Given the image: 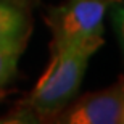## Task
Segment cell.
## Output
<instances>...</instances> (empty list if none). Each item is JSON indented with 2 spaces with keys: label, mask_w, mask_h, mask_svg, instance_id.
Segmentation results:
<instances>
[{
  "label": "cell",
  "mask_w": 124,
  "mask_h": 124,
  "mask_svg": "<svg viewBox=\"0 0 124 124\" xmlns=\"http://www.w3.org/2000/svg\"><path fill=\"white\" fill-rule=\"evenodd\" d=\"M113 29L116 32L118 42H119V48L124 56V0H115L108 8Z\"/></svg>",
  "instance_id": "8992f818"
},
{
  "label": "cell",
  "mask_w": 124,
  "mask_h": 124,
  "mask_svg": "<svg viewBox=\"0 0 124 124\" xmlns=\"http://www.w3.org/2000/svg\"><path fill=\"white\" fill-rule=\"evenodd\" d=\"M115 0H64L47 15L52 45H68L103 37V21Z\"/></svg>",
  "instance_id": "7a4b0ae2"
},
{
  "label": "cell",
  "mask_w": 124,
  "mask_h": 124,
  "mask_svg": "<svg viewBox=\"0 0 124 124\" xmlns=\"http://www.w3.org/2000/svg\"><path fill=\"white\" fill-rule=\"evenodd\" d=\"M121 123H124V110H123V115H121Z\"/></svg>",
  "instance_id": "ba28073f"
},
{
  "label": "cell",
  "mask_w": 124,
  "mask_h": 124,
  "mask_svg": "<svg viewBox=\"0 0 124 124\" xmlns=\"http://www.w3.org/2000/svg\"><path fill=\"white\" fill-rule=\"evenodd\" d=\"M3 95H5V92H3V89H0V100L3 98Z\"/></svg>",
  "instance_id": "52a82bcc"
},
{
  "label": "cell",
  "mask_w": 124,
  "mask_h": 124,
  "mask_svg": "<svg viewBox=\"0 0 124 124\" xmlns=\"http://www.w3.org/2000/svg\"><path fill=\"white\" fill-rule=\"evenodd\" d=\"M103 45V37L52 45V60L36 87L10 115L11 123L44 121L55 118L78 93L90 56Z\"/></svg>",
  "instance_id": "6da1fadb"
},
{
  "label": "cell",
  "mask_w": 124,
  "mask_h": 124,
  "mask_svg": "<svg viewBox=\"0 0 124 124\" xmlns=\"http://www.w3.org/2000/svg\"><path fill=\"white\" fill-rule=\"evenodd\" d=\"M24 48L21 47H2L0 45V89H3L7 82L16 73L19 55Z\"/></svg>",
  "instance_id": "5b68a950"
},
{
  "label": "cell",
  "mask_w": 124,
  "mask_h": 124,
  "mask_svg": "<svg viewBox=\"0 0 124 124\" xmlns=\"http://www.w3.org/2000/svg\"><path fill=\"white\" fill-rule=\"evenodd\" d=\"M124 110V78L121 76L105 90L81 97L64 115L61 123L69 124H116Z\"/></svg>",
  "instance_id": "3957f363"
},
{
  "label": "cell",
  "mask_w": 124,
  "mask_h": 124,
  "mask_svg": "<svg viewBox=\"0 0 124 124\" xmlns=\"http://www.w3.org/2000/svg\"><path fill=\"white\" fill-rule=\"evenodd\" d=\"M31 34V24L16 5L0 0V45L24 48Z\"/></svg>",
  "instance_id": "277c9868"
}]
</instances>
